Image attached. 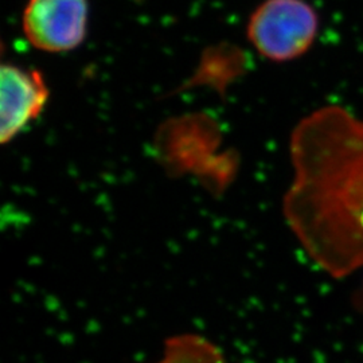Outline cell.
I'll list each match as a JSON object with an SVG mask.
<instances>
[{"label": "cell", "instance_id": "obj_1", "mask_svg": "<svg viewBox=\"0 0 363 363\" xmlns=\"http://www.w3.org/2000/svg\"><path fill=\"white\" fill-rule=\"evenodd\" d=\"M294 181L288 226L308 257L340 279L363 268V120L327 105L303 117L289 140Z\"/></svg>", "mask_w": 363, "mask_h": 363}, {"label": "cell", "instance_id": "obj_2", "mask_svg": "<svg viewBox=\"0 0 363 363\" xmlns=\"http://www.w3.org/2000/svg\"><path fill=\"white\" fill-rule=\"evenodd\" d=\"M319 31V15L306 0H264L250 13L247 37L259 55L289 62L311 49Z\"/></svg>", "mask_w": 363, "mask_h": 363}, {"label": "cell", "instance_id": "obj_3", "mask_svg": "<svg viewBox=\"0 0 363 363\" xmlns=\"http://www.w3.org/2000/svg\"><path fill=\"white\" fill-rule=\"evenodd\" d=\"M88 0H27L22 30L39 52L61 54L78 49L88 35Z\"/></svg>", "mask_w": 363, "mask_h": 363}, {"label": "cell", "instance_id": "obj_4", "mask_svg": "<svg viewBox=\"0 0 363 363\" xmlns=\"http://www.w3.org/2000/svg\"><path fill=\"white\" fill-rule=\"evenodd\" d=\"M50 91L37 69L3 62L0 69V142L10 143L37 120Z\"/></svg>", "mask_w": 363, "mask_h": 363}, {"label": "cell", "instance_id": "obj_5", "mask_svg": "<svg viewBox=\"0 0 363 363\" xmlns=\"http://www.w3.org/2000/svg\"><path fill=\"white\" fill-rule=\"evenodd\" d=\"M155 363H229L225 352L208 337L182 333L164 340L163 355Z\"/></svg>", "mask_w": 363, "mask_h": 363}]
</instances>
